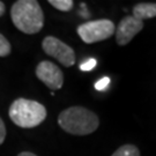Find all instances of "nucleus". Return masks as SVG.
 Returning a JSON list of instances; mask_svg holds the SVG:
<instances>
[{"label": "nucleus", "instance_id": "10", "mask_svg": "<svg viewBox=\"0 0 156 156\" xmlns=\"http://www.w3.org/2000/svg\"><path fill=\"white\" fill-rule=\"evenodd\" d=\"M49 4L60 12L72 11L73 6H74V2L72 0H49Z\"/></svg>", "mask_w": 156, "mask_h": 156}, {"label": "nucleus", "instance_id": "14", "mask_svg": "<svg viewBox=\"0 0 156 156\" xmlns=\"http://www.w3.org/2000/svg\"><path fill=\"white\" fill-rule=\"evenodd\" d=\"M5 139H6V127L4 122H2V119L0 118V145L4 144Z\"/></svg>", "mask_w": 156, "mask_h": 156}, {"label": "nucleus", "instance_id": "4", "mask_svg": "<svg viewBox=\"0 0 156 156\" xmlns=\"http://www.w3.org/2000/svg\"><path fill=\"white\" fill-rule=\"evenodd\" d=\"M115 31V23L108 19L88 21L80 24L76 28V33L80 36V38L87 44H93L110 38Z\"/></svg>", "mask_w": 156, "mask_h": 156}, {"label": "nucleus", "instance_id": "13", "mask_svg": "<svg viewBox=\"0 0 156 156\" xmlns=\"http://www.w3.org/2000/svg\"><path fill=\"white\" fill-rule=\"evenodd\" d=\"M110 84V79L108 76H104V78L100 79L96 83H95V89L96 90H104L108 88V86Z\"/></svg>", "mask_w": 156, "mask_h": 156}, {"label": "nucleus", "instance_id": "16", "mask_svg": "<svg viewBox=\"0 0 156 156\" xmlns=\"http://www.w3.org/2000/svg\"><path fill=\"white\" fill-rule=\"evenodd\" d=\"M17 156H37V155H35L34 153H30V151H22V153H20Z\"/></svg>", "mask_w": 156, "mask_h": 156}, {"label": "nucleus", "instance_id": "11", "mask_svg": "<svg viewBox=\"0 0 156 156\" xmlns=\"http://www.w3.org/2000/svg\"><path fill=\"white\" fill-rule=\"evenodd\" d=\"M11 43L2 34H0V57H7L11 53Z\"/></svg>", "mask_w": 156, "mask_h": 156}, {"label": "nucleus", "instance_id": "5", "mask_svg": "<svg viewBox=\"0 0 156 156\" xmlns=\"http://www.w3.org/2000/svg\"><path fill=\"white\" fill-rule=\"evenodd\" d=\"M42 48L46 55L56 58L62 66L71 67L75 64L74 50L55 36H46L42 42Z\"/></svg>", "mask_w": 156, "mask_h": 156}, {"label": "nucleus", "instance_id": "6", "mask_svg": "<svg viewBox=\"0 0 156 156\" xmlns=\"http://www.w3.org/2000/svg\"><path fill=\"white\" fill-rule=\"evenodd\" d=\"M36 76L52 90L60 89L64 84V73L56 64L43 60L36 67Z\"/></svg>", "mask_w": 156, "mask_h": 156}, {"label": "nucleus", "instance_id": "1", "mask_svg": "<svg viewBox=\"0 0 156 156\" xmlns=\"http://www.w3.org/2000/svg\"><path fill=\"white\" fill-rule=\"evenodd\" d=\"M58 125L73 135H88L98 128L97 115L83 106H71L62 110L58 116Z\"/></svg>", "mask_w": 156, "mask_h": 156}, {"label": "nucleus", "instance_id": "2", "mask_svg": "<svg viewBox=\"0 0 156 156\" xmlns=\"http://www.w3.org/2000/svg\"><path fill=\"white\" fill-rule=\"evenodd\" d=\"M11 17L20 31L28 35L39 33L44 26V13L38 1L19 0L11 8Z\"/></svg>", "mask_w": 156, "mask_h": 156}, {"label": "nucleus", "instance_id": "12", "mask_svg": "<svg viewBox=\"0 0 156 156\" xmlns=\"http://www.w3.org/2000/svg\"><path fill=\"white\" fill-rule=\"evenodd\" d=\"M96 59L94 58H91V59H88V60H86L84 62H82L81 65H80V69L81 71H84V72H87V71H91L95 66H96Z\"/></svg>", "mask_w": 156, "mask_h": 156}, {"label": "nucleus", "instance_id": "7", "mask_svg": "<svg viewBox=\"0 0 156 156\" xmlns=\"http://www.w3.org/2000/svg\"><path fill=\"white\" fill-rule=\"evenodd\" d=\"M142 28H144V21L136 20L132 15L123 17L118 24L117 30L115 31L117 44L120 46L127 45L134 38V36L142 30Z\"/></svg>", "mask_w": 156, "mask_h": 156}, {"label": "nucleus", "instance_id": "15", "mask_svg": "<svg viewBox=\"0 0 156 156\" xmlns=\"http://www.w3.org/2000/svg\"><path fill=\"white\" fill-rule=\"evenodd\" d=\"M6 12V7H5V4L2 2V1H0V17L2 16L4 14H5Z\"/></svg>", "mask_w": 156, "mask_h": 156}, {"label": "nucleus", "instance_id": "8", "mask_svg": "<svg viewBox=\"0 0 156 156\" xmlns=\"http://www.w3.org/2000/svg\"><path fill=\"white\" fill-rule=\"evenodd\" d=\"M133 15L136 20L144 21L147 19L156 17V4L155 2H140L133 7Z\"/></svg>", "mask_w": 156, "mask_h": 156}, {"label": "nucleus", "instance_id": "3", "mask_svg": "<svg viewBox=\"0 0 156 156\" xmlns=\"http://www.w3.org/2000/svg\"><path fill=\"white\" fill-rule=\"evenodd\" d=\"M8 115L19 127L33 128L44 122L48 112L46 108L37 101L17 98L9 106Z\"/></svg>", "mask_w": 156, "mask_h": 156}, {"label": "nucleus", "instance_id": "9", "mask_svg": "<svg viewBox=\"0 0 156 156\" xmlns=\"http://www.w3.org/2000/svg\"><path fill=\"white\" fill-rule=\"evenodd\" d=\"M111 156H140V151L134 145H124L119 147Z\"/></svg>", "mask_w": 156, "mask_h": 156}]
</instances>
